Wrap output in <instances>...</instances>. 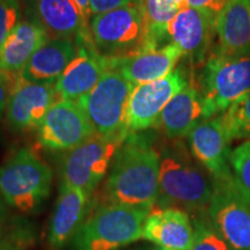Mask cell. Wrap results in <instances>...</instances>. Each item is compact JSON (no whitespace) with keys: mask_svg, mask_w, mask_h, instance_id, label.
Wrapping results in <instances>:
<instances>
[{"mask_svg":"<svg viewBox=\"0 0 250 250\" xmlns=\"http://www.w3.org/2000/svg\"><path fill=\"white\" fill-rule=\"evenodd\" d=\"M160 154L130 133L115 155L104 184L107 203L153 208L159 197Z\"/></svg>","mask_w":250,"mask_h":250,"instance_id":"obj_1","label":"cell"},{"mask_svg":"<svg viewBox=\"0 0 250 250\" xmlns=\"http://www.w3.org/2000/svg\"><path fill=\"white\" fill-rule=\"evenodd\" d=\"M160 208H174L192 213H206L214 195L215 181L199 167L181 143L170 144L159 152Z\"/></svg>","mask_w":250,"mask_h":250,"instance_id":"obj_2","label":"cell"},{"mask_svg":"<svg viewBox=\"0 0 250 250\" xmlns=\"http://www.w3.org/2000/svg\"><path fill=\"white\" fill-rule=\"evenodd\" d=\"M152 210L105 203L86 218L71 241V250H117L138 241Z\"/></svg>","mask_w":250,"mask_h":250,"instance_id":"obj_3","label":"cell"},{"mask_svg":"<svg viewBox=\"0 0 250 250\" xmlns=\"http://www.w3.org/2000/svg\"><path fill=\"white\" fill-rule=\"evenodd\" d=\"M52 170L29 148H20L0 166V195L9 208L35 213L49 198Z\"/></svg>","mask_w":250,"mask_h":250,"instance_id":"obj_4","label":"cell"},{"mask_svg":"<svg viewBox=\"0 0 250 250\" xmlns=\"http://www.w3.org/2000/svg\"><path fill=\"white\" fill-rule=\"evenodd\" d=\"M204 120L220 116L250 93V51L240 55L212 52L203 65L198 86Z\"/></svg>","mask_w":250,"mask_h":250,"instance_id":"obj_5","label":"cell"},{"mask_svg":"<svg viewBox=\"0 0 250 250\" xmlns=\"http://www.w3.org/2000/svg\"><path fill=\"white\" fill-rule=\"evenodd\" d=\"M89 35L94 50L108 61L127 58L148 50L138 1L93 15Z\"/></svg>","mask_w":250,"mask_h":250,"instance_id":"obj_6","label":"cell"},{"mask_svg":"<svg viewBox=\"0 0 250 250\" xmlns=\"http://www.w3.org/2000/svg\"><path fill=\"white\" fill-rule=\"evenodd\" d=\"M133 87L121 73L109 68L96 86L78 100L96 134L127 138L126 110Z\"/></svg>","mask_w":250,"mask_h":250,"instance_id":"obj_7","label":"cell"},{"mask_svg":"<svg viewBox=\"0 0 250 250\" xmlns=\"http://www.w3.org/2000/svg\"><path fill=\"white\" fill-rule=\"evenodd\" d=\"M125 139L108 138L95 133L76 148L65 152L59 162L61 183L79 188L92 195L110 169Z\"/></svg>","mask_w":250,"mask_h":250,"instance_id":"obj_8","label":"cell"},{"mask_svg":"<svg viewBox=\"0 0 250 250\" xmlns=\"http://www.w3.org/2000/svg\"><path fill=\"white\" fill-rule=\"evenodd\" d=\"M208 219L233 250H250V203L240 193L234 180L215 182Z\"/></svg>","mask_w":250,"mask_h":250,"instance_id":"obj_9","label":"cell"},{"mask_svg":"<svg viewBox=\"0 0 250 250\" xmlns=\"http://www.w3.org/2000/svg\"><path fill=\"white\" fill-rule=\"evenodd\" d=\"M188 83L184 72L176 68L162 79L134 86L126 110V125L130 133L155 126L168 102Z\"/></svg>","mask_w":250,"mask_h":250,"instance_id":"obj_10","label":"cell"},{"mask_svg":"<svg viewBox=\"0 0 250 250\" xmlns=\"http://www.w3.org/2000/svg\"><path fill=\"white\" fill-rule=\"evenodd\" d=\"M95 134L77 101L58 100L37 129L41 146L51 151H71Z\"/></svg>","mask_w":250,"mask_h":250,"instance_id":"obj_11","label":"cell"},{"mask_svg":"<svg viewBox=\"0 0 250 250\" xmlns=\"http://www.w3.org/2000/svg\"><path fill=\"white\" fill-rule=\"evenodd\" d=\"M188 143L195 160L215 182L223 183L233 180L230 142L225 132L220 116L199 122L188 136Z\"/></svg>","mask_w":250,"mask_h":250,"instance_id":"obj_12","label":"cell"},{"mask_svg":"<svg viewBox=\"0 0 250 250\" xmlns=\"http://www.w3.org/2000/svg\"><path fill=\"white\" fill-rule=\"evenodd\" d=\"M57 99L54 83H31L20 77L6 105L7 123L14 131L39 129Z\"/></svg>","mask_w":250,"mask_h":250,"instance_id":"obj_13","label":"cell"},{"mask_svg":"<svg viewBox=\"0 0 250 250\" xmlns=\"http://www.w3.org/2000/svg\"><path fill=\"white\" fill-rule=\"evenodd\" d=\"M215 19L211 15L184 6L168 28L171 43L181 50L193 66L208 61L214 30Z\"/></svg>","mask_w":250,"mask_h":250,"instance_id":"obj_14","label":"cell"},{"mask_svg":"<svg viewBox=\"0 0 250 250\" xmlns=\"http://www.w3.org/2000/svg\"><path fill=\"white\" fill-rule=\"evenodd\" d=\"M27 15L44 28L50 39H90L89 23L74 0H29Z\"/></svg>","mask_w":250,"mask_h":250,"instance_id":"obj_15","label":"cell"},{"mask_svg":"<svg viewBox=\"0 0 250 250\" xmlns=\"http://www.w3.org/2000/svg\"><path fill=\"white\" fill-rule=\"evenodd\" d=\"M77 43L79 51L76 58L55 83L58 99L66 101H78L89 93L109 70L108 59L94 50L90 41H77Z\"/></svg>","mask_w":250,"mask_h":250,"instance_id":"obj_16","label":"cell"},{"mask_svg":"<svg viewBox=\"0 0 250 250\" xmlns=\"http://www.w3.org/2000/svg\"><path fill=\"white\" fill-rule=\"evenodd\" d=\"M89 195L79 188L62 184L50 221L48 243L51 250H62L73 240L88 212Z\"/></svg>","mask_w":250,"mask_h":250,"instance_id":"obj_17","label":"cell"},{"mask_svg":"<svg viewBox=\"0 0 250 250\" xmlns=\"http://www.w3.org/2000/svg\"><path fill=\"white\" fill-rule=\"evenodd\" d=\"M182 57L181 50L170 43L127 58L108 61V65L109 68L121 73L133 86H138L168 76Z\"/></svg>","mask_w":250,"mask_h":250,"instance_id":"obj_18","label":"cell"},{"mask_svg":"<svg viewBox=\"0 0 250 250\" xmlns=\"http://www.w3.org/2000/svg\"><path fill=\"white\" fill-rule=\"evenodd\" d=\"M193 236L191 219L180 208L152 210L143 225L142 239L169 250H191Z\"/></svg>","mask_w":250,"mask_h":250,"instance_id":"obj_19","label":"cell"},{"mask_svg":"<svg viewBox=\"0 0 250 250\" xmlns=\"http://www.w3.org/2000/svg\"><path fill=\"white\" fill-rule=\"evenodd\" d=\"M79 44L76 39H49L29 59L20 77L31 83H55L76 58Z\"/></svg>","mask_w":250,"mask_h":250,"instance_id":"obj_20","label":"cell"},{"mask_svg":"<svg viewBox=\"0 0 250 250\" xmlns=\"http://www.w3.org/2000/svg\"><path fill=\"white\" fill-rule=\"evenodd\" d=\"M217 54L240 55L250 51V0H230L214 24Z\"/></svg>","mask_w":250,"mask_h":250,"instance_id":"obj_21","label":"cell"},{"mask_svg":"<svg viewBox=\"0 0 250 250\" xmlns=\"http://www.w3.org/2000/svg\"><path fill=\"white\" fill-rule=\"evenodd\" d=\"M204 120L201 94L192 83L177 93L168 102L159 117V127L170 140H179L189 136L199 122Z\"/></svg>","mask_w":250,"mask_h":250,"instance_id":"obj_22","label":"cell"},{"mask_svg":"<svg viewBox=\"0 0 250 250\" xmlns=\"http://www.w3.org/2000/svg\"><path fill=\"white\" fill-rule=\"evenodd\" d=\"M50 39L49 34L39 22L20 21L0 50V70L20 77L29 59Z\"/></svg>","mask_w":250,"mask_h":250,"instance_id":"obj_23","label":"cell"},{"mask_svg":"<svg viewBox=\"0 0 250 250\" xmlns=\"http://www.w3.org/2000/svg\"><path fill=\"white\" fill-rule=\"evenodd\" d=\"M140 13L145 24L148 50L161 48L170 40L168 28L176 14L187 6L186 0H138Z\"/></svg>","mask_w":250,"mask_h":250,"instance_id":"obj_24","label":"cell"},{"mask_svg":"<svg viewBox=\"0 0 250 250\" xmlns=\"http://www.w3.org/2000/svg\"><path fill=\"white\" fill-rule=\"evenodd\" d=\"M220 120L230 143L250 140V93L234 102L220 115Z\"/></svg>","mask_w":250,"mask_h":250,"instance_id":"obj_25","label":"cell"},{"mask_svg":"<svg viewBox=\"0 0 250 250\" xmlns=\"http://www.w3.org/2000/svg\"><path fill=\"white\" fill-rule=\"evenodd\" d=\"M230 168L237 190L250 203V140L230 153Z\"/></svg>","mask_w":250,"mask_h":250,"instance_id":"obj_26","label":"cell"},{"mask_svg":"<svg viewBox=\"0 0 250 250\" xmlns=\"http://www.w3.org/2000/svg\"><path fill=\"white\" fill-rule=\"evenodd\" d=\"M193 245L191 250H233L212 227L208 217L193 219Z\"/></svg>","mask_w":250,"mask_h":250,"instance_id":"obj_27","label":"cell"},{"mask_svg":"<svg viewBox=\"0 0 250 250\" xmlns=\"http://www.w3.org/2000/svg\"><path fill=\"white\" fill-rule=\"evenodd\" d=\"M20 0H0V50L2 45L20 23Z\"/></svg>","mask_w":250,"mask_h":250,"instance_id":"obj_28","label":"cell"},{"mask_svg":"<svg viewBox=\"0 0 250 250\" xmlns=\"http://www.w3.org/2000/svg\"><path fill=\"white\" fill-rule=\"evenodd\" d=\"M229 1L230 0H186V4L189 7L198 9L217 19L218 14L226 7Z\"/></svg>","mask_w":250,"mask_h":250,"instance_id":"obj_29","label":"cell"},{"mask_svg":"<svg viewBox=\"0 0 250 250\" xmlns=\"http://www.w3.org/2000/svg\"><path fill=\"white\" fill-rule=\"evenodd\" d=\"M19 78L20 77L12 76V74L0 70V121H1L2 115L6 111L9 95H11L14 86L17 85Z\"/></svg>","mask_w":250,"mask_h":250,"instance_id":"obj_30","label":"cell"},{"mask_svg":"<svg viewBox=\"0 0 250 250\" xmlns=\"http://www.w3.org/2000/svg\"><path fill=\"white\" fill-rule=\"evenodd\" d=\"M138 0H90V12L93 15H99L121 8L123 6L133 4Z\"/></svg>","mask_w":250,"mask_h":250,"instance_id":"obj_31","label":"cell"},{"mask_svg":"<svg viewBox=\"0 0 250 250\" xmlns=\"http://www.w3.org/2000/svg\"><path fill=\"white\" fill-rule=\"evenodd\" d=\"M20 236L15 233H7L0 236V250H20Z\"/></svg>","mask_w":250,"mask_h":250,"instance_id":"obj_32","label":"cell"},{"mask_svg":"<svg viewBox=\"0 0 250 250\" xmlns=\"http://www.w3.org/2000/svg\"><path fill=\"white\" fill-rule=\"evenodd\" d=\"M8 223V205L0 195V236L4 235L6 233V228H7Z\"/></svg>","mask_w":250,"mask_h":250,"instance_id":"obj_33","label":"cell"},{"mask_svg":"<svg viewBox=\"0 0 250 250\" xmlns=\"http://www.w3.org/2000/svg\"><path fill=\"white\" fill-rule=\"evenodd\" d=\"M80 12L83 13V18L86 19L87 22L89 23L90 19H92V12H90V0H74Z\"/></svg>","mask_w":250,"mask_h":250,"instance_id":"obj_34","label":"cell"},{"mask_svg":"<svg viewBox=\"0 0 250 250\" xmlns=\"http://www.w3.org/2000/svg\"><path fill=\"white\" fill-rule=\"evenodd\" d=\"M152 250H169V249H166V248H162V247H154V248H153Z\"/></svg>","mask_w":250,"mask_h":250,"instance_id":"obj_35","label":"cell"}]
</instances>
